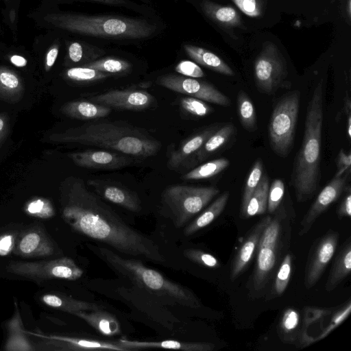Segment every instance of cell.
I'll list each match as a JSON object with an SVG mask.
<instances>
[{
    "instance_id": "cell-50",
    "label": "cell",
    "mask_w": 351,
    "mask_h": 351,
    "mask_svg": "<svg viewBox=\"0 0 351 351\" xmlns=\"http://www.w3.org/2000/svg\"><path fill=\"white\" fill-rule=\"evenodd\" d=\"M58 45H53L47 51L45 58V69L49 71L54 64L58 55Z\"/></svg>"
},
{
    "instance_id": "cell-1",
    "label": "cell",
    "mask_w": 351,
    "mask_h": 351,
    "mask_svg": "<svg viewBox=\"0 0 351 351\" xmlns=\"http://www.w3.org/2000/svg\"><path fill=\"white\" fill-rule=\"evenodd\" d=\"M62 215L76 232L119 252L159 264L165 261L156 243L128 225L81 179L70 185Z\"/></svg>"
},
{
    "instance_id": "cell-13",
    "label": "cell",
    "mask_w": 351,
    "mask_h": 351,
    "mask_svg": "<svg viewBox=\"0 0 351 351\" xmlns=\"http://www.w3.org/2000/svg\"><path fill=\"white\" fill-rule=\"evenodd\" d=\"M79 167L94 169H119L134 163V158L112 150L86 149L69 154Z\"/></svg>"
},
{
    "instance_id": "cell-49",
    "label": "cell",
    "mask_w": 351,
    "mask_h": 351,
    "mask_svg": "<svg viewBox=\"0 0 351 351\" xmlns=\"http://www.w3.org/2000/svg\"><path fill=\"white\" fill-rule=\"evenodd\" d=\"M14 245L13 237L11 234L3 235L0 237V255L8 254Z\"/></svg>"
},
{
    "instance_id": "cell-24",
    "label": "cell",
    "mask_w": 351,
    "mask_h": 351,
    "mask_svg": "<svg viewBox=\"0 0 351 351\" xmlns=\"http://www.w3.org/2000/svg\"><path fill=\"white\" fill-rule=\"evenodd\" d=\"M184 48L188 56L198 64L225 75H234L233 70L213 52L191 45H184Z\"/></svg>"
},
{
    "instance_id": "cell-6",
    "label": "cell",
    "mask_w": 351,
    "mask_h": 351,
    "mask_svg": "<svg viewBox=\"0 0 351 351\" xmlns=\"http://www.w3.org/2000/svg\"><path fill=\"white\" fill-rule=\"evenodd\" d=\"M300 92L294 90L285 95L273 109L268 124V138L273 152L287 157L294 143L298 118Z\"/></svg>"
},
{
    "instance_id": "cell-2",
    "label": "cell",
    "mask_w": 351,
    "mask_h": 351,
    "mask_svg": "<svg viewBox=\"0 0 351 351\" xmlns=\"http://www.w3.org/2000/svg\"><path fill=\"white\" fill-rule=\"evenodd\" d=\"M324 90L323 80H321L315 87L308 104L304 136L293 166L290 184L299 202L312 198L321 181Z\"/></svg>"
},
{
    "instance_id": "cell-39",
    "label": "cell",
    "mask_w": 351,
    "mask_h": 351,
    "mask_svg": "<svg viewBox=\"0 0 351 351\" xmlns=\"http://www.w3.org/2000/svg\"><path fill=\"white\" fill-rule=\"evenodd\" d=\"M285 195V184L280 178L275 179L269 188L267 210L274 213L279 208Z\"/></svg>"
},
{
    "instance_id": "cell-4",
    "label": "cell",
    "mask_w": 351,
    "mask_h": 351,
    "mask_svg": "<svg viewBox=\"0 0 351 351\" xmlns=\"http://www.w3.org/2000/svg\"><path fill=\"white\" fill-rule=\"evenodd\" d=\"M44 19L73 33L114 39L145 38L156 29V26L146 21L123 16L49 14Z\"/></svg>"
},
{
    "instance_id": "cell-18",
    "label": "cell",
    "mask_w": 351,
    "mask_h": 351,
    "mask_svg": "<svg viewBox=\"0 0 351 351\" xmlns=\"http://www.w3.org/2000/svg\"><path fill=\"white\" fill-rule=\"evenodd\" d=\"M50 343L56 346V350H118L128 351L119 342L111 343L101 340L71 337L65 336L52 335L47 337Z\"/></svg>"
},
{
    "instance_id": "cell-37",
    "label": "cell",
    "mask_w": 351,
    "mask_h": 351,
    "mask_svg": "<svg viewBox=\"0 0 351 351\" xmlns=\"http://www.w3.org/2000/svg\"><path fill=\"white\" fill-rule=\"evenodd\" d=\"M292 271V256L286 254L276 274L273 286V292L277 296L282 295L289 282Z\"/></svg>"
},
{
    "instance_id": "cell-46",
    "label": "cell",
    "mask_w": 351,
    "mask_h": 351,
    "mask_svg": "<svg viewBox=\"0 0 351 351\" xmlns=\"http://www.w3.org/2000/svg\"><path fill=\"white\" fill-rule=\"evenodd\" d=\"M336 176L343 174L346 171L351 169V153L350 151L346 152L343 149H341L338 153L337 161Z\"/></svg>"
},
{
    "instance_id": "cell-20",
    "label": "cell",
    "mask_w": 351,
    "mask_h": 351,
    "mask_svg": "<svg viewBox=\"0 0 351 351\" xmlns=\"http://www.w3.org/2000/svg\"><path fill=\"white\" fill-rule=\"evenodd\" d=\"M237 128L232 123H227L218 128L207 138L193 156L191 162L199 163L223 149L234 138Z\"/></svg>"
},
{
    "instance_id": "cell-9",
    "label": "cell",
    "mask_w": 351,
    "mask_h": 351,
    "mask_svg": "<svg viewBox=\"0 0 351 351\" xmlns=\"http://www.w3.org/2000/svg\"><path fill=\"white\" fill-rule=\"evenodd\" d=\"M285 217L284 206L278 208L275 212L274 217L271 218L260 237L252 279L253 288L256 291H259L265 287L276 264L281 223Z\"/></svg>"
},
{
    "instance_id": "cell-34",
    "label": "cell",
    "mask_w": 351,
    "mask_h": 351,
    "mask_svg": "<svg viewBox=\"0 0 351 351\" xmlns=\"http://www.w3.org/2000/svg\"><path fill=\"white\" fill-rule=\"evenodd\" d=\"M82 66H86L98 70L108 74H124L131 69L130 62L114 58H105L97 60H93L85 63Z\"/></svg>"
},
{
    "instance_id": "cell-25",
    "label": "cell",
    "mask_w": 351,
    "mask_h": 351,
    "mask_svg": "<svg viewBox=\"0 0 351 351\" xmlns=\"http://www.w3.org/2000/svg\"><path fill=\"white\" fill-rule=\"evenodd\" d=\"M351 271V242L348 239L337 256L330 275L326 283L325 289L331 291L335 289Z\"/></svg>"
},
{
    "instance_id": "cell-22",
    "label": "cell",
    "mask_w": 351,
    "mask_h": 351,
    "mask_svg": "<svg viewBox=\"0 0 351 351\" xmlns=\"http://www.w3.org/2000/svg\"><path fill=\"white\" fill-rule=\"evenodd\" d=\"M73 314L84 319L103 335L111 337L118 335L121 332L119 323L117 318L101 309L80 311Z\"/></svg>"
},
{
    "instance_id": "cell-45",
    "label": "cell",
    "mask_w": 351,
    "mask_h": 351,
    "mask_svg": "<svg viewBox=\"0 0 351 351\" xmlns=\"http://www.w3.org/2000/svg\"><path fill=\"white\" fill-rule=\"evenodd\" d=\"M177 73L186 77L199 78L204 76L202 69L195 62L189 60H182L176 66Z\"/></svg>"
},
{
    "instance_id": "cell-55",
    "label": "cell",
    "mask_w": 351,
    "mask_h": 351,
    "mask_svg": "<svg viewBox=\"0 0 351 351\" xmlns=\"http://www.w3.org/2000/svg\"><path fill=\"white\" fill-rule=\"evenodd\" d=\"M6 123L5 119L0 117V138L3 136L5 132Z\"/></svg>"
},
{
    "instance_id": "cell-33",
    "label": "cell",
    "mask_w": 351,
    "mask_h": 351,
    "mask_svg": "<svg viewBox=\"0 0 351 351\" xmlns=\"http://www.w3.org/2000/svg\"><path fill=\"white\" fill-rule=\"evenodd\" d=\"M23 90L19 76L13 71L0 66V96L8 100L16 99Z\"/></svg>"
},
{
    "instance_id": "cell-36",
    "label": "cell",
    "mask_w": 351,
    "mask_h": 351,
    "mask_svg": "<svg viewBox=\"0 0 351 351\" xmlns=\"http://www.w3.org/2000/svg\"><path fill=\"white\" fill-rule=\"evenodd\" d=\"M66 76L76 82L91 83L104 80L110 77V74L86 66H79L69 69L66 71Z\"/></svg>"
},
{
    "instance_id": "cell-23",
    "label": "cell",
    "mask_w": 351,
    "mask_h": 351,
    "mask_svg": "<svg viewBox=\"0 0 351 351\" xmlns=\"http://www.w3.org/2000/svg\"><path fill=\"white\" fill-rule=\"evenodd\" d=\"M62 112L73 119L90 120L107 117L111 108L91 101H74L64 105Z\"/></svg>"
},
{
    "instance_id": "cell-48",
    "label": "cell",
    "mask_w": 351,
    "mask_h": 351,
    "mask_svg": "<svg viewBox=\"0 0 351 351\" xmlns=\"http://www.w3.org/2000/svg\"><path fill=\"white\" fill-rule=\"evenodd\" d=\"M69 59L74 63L82 61L84 58V50L82 45L77 42L71 43L68 49Z\"/></svg>"
},
{
    "instance_id": "cell-31",
    "label": "cell",
    "mask_w": 351,
    "mask_h": 351,
    "mask_svg": "<svg viewBox=\"0 0 351 351\" xmlns=\"http://www.w3.org/2000/svg\"><path fill=\"white\" fill-rule=\"evenodd\" d=\"M239 121L244 129L250 132L257 130V119L254 106L248 95L243 90L239 91L237 98Z\"/></svg>"
},
{
    "instance_id": "cell-3",
    "label": "cell",
    "mask_w": 351,
    "mask_h": 351,
    "mask_svg": "<svg viewBox=\"0 0 351 351\" xmlns=\"http://www.w3.org/2000/svg\"><path fill=\"white\" fill-rule=\"evenodd\" d=\"M61 143L93 145L116 151L134 158L145 159L156 154L160 143L139 128L112 122H92L53 134Z\"/></svg>"
},
{
    "instance_id": "cell-43",
    "label": "cell",
    "mask_w": 351,
    "mask_h": 351,
    "mask_svg": "<svg viewBox=\"0 0 351 351\" xmlns=\"http://www.w3.org/2000/svg\"><path fill=\"white\" fill-rule=\"evenodd\" d=\"M239 10L250 17L259 16L263 10L262 0H232Z\"/></svg>"
},
{
    "instance_id": "cell-5",
    "label": "cell",
    "mask_w": 351,
    "mask_h": 351,
    "mask_svg": "<svg viewBox=\"0 0 351 351\" xmlns=\"http://www.w3.org/2000/svg\"><path fill=\"white\" fill-rule=\"evenodd\" d=\"M98 256L115 271L146 291L168 298L173 302L191 308H198L201 302L193 291L171 281L141 261L125 258L106 247H98Z\"/></svg>"
},
{
    "instance_id": "cell-21",
    "label": "cell",
    "mask_w": 351,
    "mask_h": 351,
    "mask_svg": "<svg viewBox=\"0 0 351 351\" xmlns=\"http://www.w3.org/2000/svg\"><path fill=\"white\" fill-rule=\"evenodd\" d=\"M121 346L128 350H138L148 348H165L180 350L184 351H211L215 348V345L204 342H181L176 340H165L160 341H141L121 339L118 341Z\"/></svg>"
},
{
    "instance_id": "cell-47",
    "label": "cell",
    "mask_w": 351,
    "mask_h": 351,
    "mask_svg": "<svg viewBox=\"0 0 351 351\" xmlns=\"http://www.w3.org/2000/svg\"><path fill=\"white\" fill-rule=\"evenodd\" d=\"M346 196L341 201L338 209L337 215L339 219L343 217L350 218L351 216V188L348 184L345 189Z\"/></svg>"
},
{
    "instance_id": "cell-38",
    "label": "cell",
    "mask_w": 351,
    "mask_h": 351,
    "mask_svg": "<svg viewBox=\"0 0 351 351\" xmlns=\"http://www.w3.org/2000/svg\"><path fill=\"white\" fill-rule=\"evenodd\" d=\"M180 106L187 114L198 118L206 117L213 111L206 101L190 96L181 99Z\"/></svg>"
},
{
    "instance_id": "cell-16",
    "label": "cell",
    "mask_w": 351,
    "mask_h": 351,
    "mask_svg": "<svg viewBox=\"0 0 351 351\" xmlns=\"http://www.w3.org/2000/svg\"><path fill=\"white\" fill-rule=\"evenodd\" d=\"M87 183L109 202L132 212H138L141 208L137 195L120 184L99 179H90Z\"/></svg>"
},
{
    "instance_id": "cell-52",
    "label": "cell",
    "mask_w": 351,
    "mask_h": 351,
    "mask_svg": "<svg viewBox=\"0 0 351 351\" xmlns=\"http://www.w3.org/2000/svg\"><path fill=\"white\" fill-rule=\"evenodd\" d=\"M10 61L12 64L18 67L25 66L27 64V60L22 56L12 55L10 57Z\"/></svg>"
},
{
    "instance_id": "cell-19",
    "label": "cell",
    "mask_w": 351,
    "mask_h": 351,
    "mask_svg": "<svg viewBox=\"0 0 351 351\" xmlns=\"http://www.w3.org/2000/svg\"><path fill=\"white\" fill-rule=\"evenodd\" d=\"M218 127V125L206 127L185 140L178 149L172 151L169 160V167L178 169L186 162H191L193 156Z\"/></svg>"
},
{
    "instance_id": "cell-29",
    "label": "cell",
    "mask_w": 351,
    "mask_h": 351,
    "mask_svg": "<svg viewBox=\"0 0 351 351\" xmlns=\"http://www.w3.org/2000/svg\"><path fill=\"white\" fill-rule=\"evenodd\" d=\"M269 188V178L266 174H263L257 187L250 197L242 216L248 218L266 212Z\"/></svg>"
},
{
    "instance_id": "cell-30",
    "label": "cell",
    "mask_w": 351,
    "mask_h": 351,
    "mask_svg": "<svg viewBox=\"0 0 351 351\" xmlns=\"http://www.w3.org/2000/svg\"><path fill=\"white\" fill-rule=\"evenodd\" d=\"M202 8L208 17L221 25L237 26L241 23V19L238 12L232 7L204 1L202 3Z\"/></svg>"
},
{
    "instance_id": "cell-10",
    "label": "cell",
    "mask_w": 351,
    "mask_h": 351,
    "mask_svg": "<svg viewBox=\"0 0 351 351\" xmlns=\"http://www.w3.org/2000/svg\"><path fill=\"white\" fill-rule=\"evenodd\" d=\"M8 271L26 278L44 280H75L83 274L82 269L67 257L47 261L10 263Z\"/></svg>"
},
{
    "instance_id": "cell-8",
    "label": "cell",
    "mask_w": 351,
    "mask_h": 351,
    "mask_svg": "<svg viewBox=\"0 0 351 351\" xmlns=\"http://www.w3.org/2000/svg\"><path fill=\"white\" fill-rule=\"evenodd\" d=\"M287 77V63L278 49L271 42L264 43L254 64V79L258 90L271 95L279 89H288L291 83Z\"/></svg>"
},
{
    "instance_id": "cell-51",
    "label": "cell",
    "mask_w": 351,
    "mask_h": 351,
    "mask_svg": "<svg viewBox=\"0 0 351 351\" xmlns=\"http://www.w3.org/2000/svg\"><path fill=\"white\" fill-rule=\"evenodd\" d=\"M342 114L349 115L351 114V100L348 92L346 93L344 97L343 106L341 112L338 113L336 120L338 121L341 117Z\"/></svg>"
},
{
    "instance_id": "cell-17",
    "label": "cell",
    "mask_w": 351,
    "mask_h": 351,
    "mask_svg": "<svg viewBox=\"0 0 351 351\" xmlns=\"http://www.w3.org/2000/svg\"><path fill=\"white\" fill-rule=\"evenodd\" d=\"M271 220L270 215L262 218L252 228L247 238L239 249L232 263L230 278L234 280L250 264L256 250L260 237Z\"/></svg>"
},
{
    "instance_id": "cell-27",
    "label": "cell",
    "mask_w": 351,
    "mask_h": 351,
    "mask_svg": "<svg viewBox=\"0 0 351 351\" xmlns=\"http://www.w3.org/2000/svg\"><path fill=\"white\" fill-rule=\"evenodd\" d=\"M50 242L39 231L31 230L26 233L18 245V252L25 256H47L53 253Z\"/></svg>"
},
{
    "instance_id": "cell-54",
    "label": "cell",
    "mask_w": 351,
    "mask_h": 351,
    "mask_svg": "<svg viewBox=\"0 0 351 351\" xmlns=\"http://www.w3.org/2000/svg\"><path fill=\"white\" fill-rule=\"evenodd\" d=\"M346 132L350 140L351 138V114L347 116Z\"/></svg>"
},
{
    "instance_id": "cell-7",
    "label": "cell",
    "mask_w": 351,
    "mask_h": 351,
    "mask_svg": "<svg viewBox=\"0 0 351 351\" xmlns=\"http://www.w3.org/2000/svg\"><path fill=\"white\" fill-rule=\"evenodd\" d=\"M219 192L215 186L172 185L165 189L163 199L173 215L176 225L180 228L199 213Z\"/></svg>"
},
{
    "instance_id": "cell-40",
    "label": "cell",
    "mask_w": 351,
    "mask_h": 351,
    "mask_svg": "<svg viewBox=\"0 0 351 351\" xmlns=\"http://www.w3.org/2000/svg\"><path fill=\"white\" fill-rule=\"evenodd\" d=\"M183 254L190 261L205 267L216 269L220 266L215 256L201 250L187 249Z\"/></svg>"
},
{
    "instance_id": "cell-28",
    "label": "cell",
    "mask_w": 351,
    "mask_h": 351,
    "mask_svg": "<svg viewBox=\"0 0 351 351\" xmlns=\"http://www.w3.org/2000/svg\"><path fill=\"white\" fill-rule=\"evenodd\" d=\"M42 301L47 306L73 313L80 311H95L101 309L99 305L75 300L70 297L56 294H45L41 298Z\"/></svg>"
},
{
    "instance_id": "cell-32",
    "label": "cell",
    "mask_w": 351,
    "mask_h": 351,
    "mask_svg": "<svg viewBox=\"0 0 351 351\" xmlns=\"http://www.w3.org/2000/svg\"><path fill=\"white\" fill-rule=\"evenodd\" d=\"M230 165V161L227 158H221L215 159L193 169L182 176L184 180H197L208 179L214 177Z\"/></svg>"
},
{
    "instance_id": "cell-44",
    "label": "cell",
    "mask_w": 351,
    "mask_h": 351,
    "mask_svg": "<svg viewBox=\"0 0 351 351\" xmlns=\"http://www.w3.org/2000/svg\"><path fill=\"white\" fill-rule=\"evenodd\" d=\"M299 322L298 312L293 308H289L282 315L280 326L285 333L289 334L297 329Z\"/></svg>"
},
{
    "instance_id": "cell-26",
    "label": "cell",
    "mask_w": 351,
    "mask_h": 351,
    "mask_svg": "<svg viewBox=\"0 0 351 351\" xmlns=\"http://www.w3.org/2000/svg\"><path fill=\"white\" fill-rule=\"evenodd\" d=\"M229 196L228 191H226L219 195L203 213L185 228L184 234L190 236L215 221L223 211Z\"/></svg>"
},
{
    "instance_id": "cell-15",
    "label": "cell",
    "mask_w": 351,
    "mask_h": 351,
    "mask_svg": "<svg viewBox=\"0 0 351 351\" xmlns=\"http://www.w3.org/2000/svg\"><path fill=\"white\" fill-rule=\"evenodd\" d=\"M93 102L109 108L130 110H142L149 108L154 101L153 96L141 90H112L90 97Z\"/></svg>"
},
{
    "instance_id": "cell-53",
    "label": "cell",
    "mask_w": 351,
    "mask_h": 351,
    "mask_svg": "<svg viewBox=\"0 0 351 351\" xmlns=\"http://www.w3.org/2000/svg\"><path fill=\"white\" fill-rule=\"evenodd\" d=\"M88 1H93L104 3H108V4H120V3H124V1L122 0H88Z\"/></svg>"
},
{
    "instance_id": "cell-41",
    "label": "cell",
    "mask_w": 351,
    "mask_h": 351,
    "mask_svg": "<svg viewBox=\"0 0 351 351\" xmlns=\"http://www.w3.org/2000/svg\"><path fill=\"white\" fill-rule=\"evenodd\" d=\"M350 312L351 302L350 301H348L342 308L339 309L334 314L328 326L323 330L316 340L319 341L328 335L333 330L346 319Z\"/></svg>"
},
{
    "instance_id": "cell-11",
    "label": "cell",
    "mask_w": 351,
    "mask_h": 351,
    "mask_svg": "<svg viewBox=\"0 0 351 351\" xmlns=\"http://www.w3.org/2000/svg\"><path fill=\"white\" fill-rule=\"evenodd\" d=\"M158 84L174 92L221 106H230L231 100L213 84L196 78L168 74L158 77Z\"/></svg>"
},
{
    "instance_id": "cell-14",
    "label": "cell",
    "mask_w": 351,
    "mask_h": 351,
    "mask_svg": "<svg viewBox=\"0 0 351 351\" xmlns=\"http://www.w3.org/2000/svg\"><path fill=\"white\" fill-rule=\"evenodd\" d=\"M339 234L328 232L317 243L309 257L305 272L304 285L306 289L314 287L333 257L338 243Z\"/></svg>"
},
{
    "instance_id": "cell-35",
    "label": "cell",
    "mask_w": 351,
    "mask_h": 351,
    "mask_svg": "<svg viewBox=\"0 0 351 351\" xmlns=\"http://www.w3.org/2000/svg\"><path fill=\"white\" fill-rule=\"evenodd\" d=\"M264 166L261 159L258 158L254 162L246 179L241 202V214L243 215L248 200L257 187L263 175Z\"/></svg>"
},
{
    "instance_id": "cell-12",
    "label": "cell",
    "mask_w": 351,
    "mask_h": 351,
    "mask_svg": "<svg viewBox=\"0 0 351 351\" xmlns=\"http://www.w3.org/2000/svg\"><path fill=\"white\" fill-rule=\"evenodd\" d=\"M351 169L341 176H335L320 191L301 221L300 236L306 234L317 219L341 195L349 183Z\"/></svg>"
},
{
    "instance_id": "cell-42",
    "label": "cell",
    "mask_w": 351,
    "mask_h": 351,
    "mask_svg": "<svg viewBox=\"0 0 351 351\" xmlns=\"http://www.w3.org/2000/svg\"><path fill=\"white\" fill-rule=\"evenodd\" d=\"M26 210L29 215L42 218H48L54 215L51 204L41 199H34L29 203Z\"/></svg>"
}]
</instances>
